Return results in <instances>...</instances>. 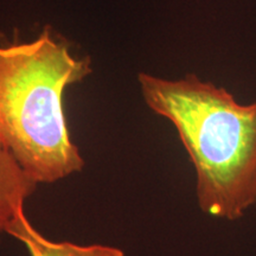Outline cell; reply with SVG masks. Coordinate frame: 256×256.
Segmentation results:
<instances>
[{
  "instance_id": "obj_1",
  "label": "cell",
  "mask_w": 256,
  "mask_h": 256,
  "mask_svg": "<svg viewBox=\"0 0 256 256\" xmlns=\"http://www.w3.org/2000/svg\"><path fill=\"white\" fill-rule=\"evenodd\" d=\"M139 82L147 106L171 121L190 156L200 210L242 218L256 206V101L240 104L194 75L171 81L140 74Z\"/></svg>"
},
{
  "instance_id": "obj_3",
  "label": "cell",
  "mask_w": 256,
  "mask_h": 256,
  "mask_svg": "<svg viewBox=\"0 0 256 256\" xmlns=\"http://www.w3.org/2000/svg\"><path fill=\"white\" fill-rule=\"evenodd\" d=\"M6 234L23 243L31 256H124L121 249L110 246L50 241L32 226L24 210L19 211L11 220Z\"/></svg>"
},
{
  "instance_id": "obj_4",
  "label": "cell",
  "mask_w": 256,
  "mask_h": 256,
  "mask_svg": "<svg viewBox=\"0 0 256 256\" xmlns=\"http://www.w3.org/2000/svg\"><path fill=\"white\" fill-rule=\"evenodd\" d=\"M37 183L22 168L0 140V236L36 191Z\"/></svg>"
},
{
  "instance_id": "obj_2",
  "label": "cell",
  "mask_w": 256,
  "mask_h": 256,
  "mask_svg": "<svg viewBox=\"0 0 256 256\" xmlns=\"http://www.w3.org/2000/svg\"><path fill=\"white\" fill-rule=\"evenodd\" d=\"M90 72L89 58H75L49 31L0 46V140L37 184L55 183L84 166L70 139L63 94Z\"/></svg>"
}]
</instances>
